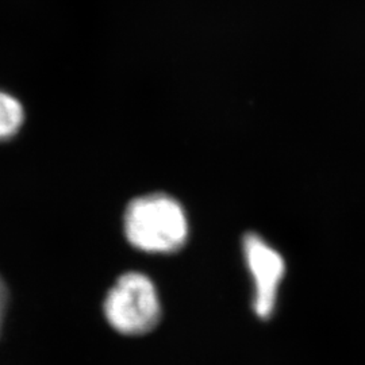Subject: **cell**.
Returning <instances> with one entry per match:
<instances>
[{
	"mask_svg": "<svg viewBox=\"0 0 365 365\" xmlns=\"http://www.w3.org/2000/svg\"><path fill=\"white\" fill-rule=\"evenodd\" d=\"M7 306H9V288L6 286L3 277L0 276V334H1L6 313H7Z\"/></svg>",
	"mask_w": 365,
	"mask_h": 365,
	"instance_id": "5",
	"label": "cell"
},
{
	"mask_svg": "<svg viewBox=\"0 0 365 365\" xmlns=\"http://www.w3.org/2000/svg\"><path fill=\"white\" fill-rule=\"evenodd\" d=\"M25 122V110L13 95L0 91V143L11 140Z\"/></svg>",
	"mask_w": 365,
	"mask_h": 365,
	"instance_id": "4",
	"label": "cell"
},
{
	"mask_svg": "<svg viewBox=\"0 0 365 365\" xmlns=\"http://www.w3.org/2000/svg\"><path fill=\"white\" fill-rule=\"evenodd\" d=\"M106 319L118 333L141 336L156 327L161 304L153 282L140 272L122 274L105 299Z\"/></svg>",
	"mask_w": 365,
	"mask_h": 365,
	"instance_id": "2",
	"label": "cell"
},
{
	"mask_svg": "<svg viewBox=\"0 0 365 365\" xmlns=\"http://www.w3.org/2000/svg\"><path fill=\"white\" fill-rule=\"evenodd\" d=\"M242 249L255 283V313L261 319H268L274 312L279 286L286 274V262L276 249L256 233L244 237Z\"/></svg>",
	"mask_w": 365,
	"mask_h": 365,
	"instance_id": "3",
	"label": "cell"
},
{
	"mask_svg": "<svg viewBox=\"0 0 365 365\" xmlns=\"http://www.w3.org/2000/svg\"><path fill=\"white\" fill-rule=\"evenodd\" d=\"M125 235L133 247L148 253H173L188 237V221L182 205L167 194L134 199L125 212Z\"/></svg>",
	"mask_w": 365,
	"mask_h": 365,
	"instance_id": "1",
	"label": "cell"
}]
</instances>
